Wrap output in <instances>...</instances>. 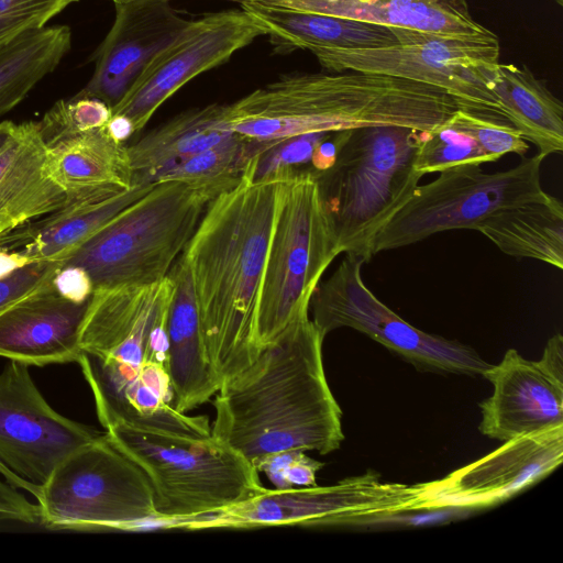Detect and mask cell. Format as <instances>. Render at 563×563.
<instances>
[{
    "label": "cell",
    "mask_w": 563,
    "mask_h": 563,
    "mask_svg": "<svg viewBox=\"0 0 563 563\" xmlns=\"http://www.w3.org/2000/svg\"><path fill=\"white\" fill-rule=\"evenodd\" d=\"M324 336L309 317L224 380L211 433L251 465L285 451L328 454L344 440L342 410L324 372Z\"/></svg>",
    "instance_id": "cell-1"
},
{
    "label": "cell",
    "mask_w": 563,
    "mask_h": 563,
    "mask_svg": "<svg viewBox=\"0 0 563 563\" xmlns=\"http://www.w3.org/2000/svg\"><path fill=\"white\" fill-rule=\"evenodd\" d=\"M278 183L242 176L208 203L183 251L207 354L221 385L261 352L256 311Z\"/></svg>",
    "instance_id": "cell-2"
},
{
    "label": "cell",
    "mask_w": 563,
    "mask_h": 563,
    "mask_svg": "<svg viewBox=\"0 0 563 563\" xmlns=\"http://www.w3.org/2000/svg\"><path fill=\"white\" fill-rule=\"evenodd\" d=\"M457 109L444 90L400 77L292 74L228 104L227 121L245 140L275 142L364 126L430 131Z\"/></svg>",
    "instance_id": "cell-3"
},
{
    "label": "cell",
    "mask_w": 563,
    "mask_h": 563,
    "mask_svg": "<svg viewBox=\"0 0 563 563\" xmlns=\"http://www.w3.org/2000/svg\"><path fill=\"white\" fill-rule=\"evenodd\" d=\"M240 180L156 183L60 264L85 268L95 288L161 280L190 241L208 203Z\"/></svg>",
    "instance_id": "cell-4"
},
{
    "label": "cell",
    "mask_w": 563,
    "mask_h": 563,
    "mask_svg": "<svg viewBox=\"0 0 563 563\" xmlns=\"http://www.w3.org/2000/svg\"><path fill=\"white\" fill-rule=\"evenodd\" d=\"M421 132L394 125L352 129L335 163L314 178L341 253L368 263L378 232L409 201Z\"/></svg>",
    "instance_id": "cell-5"
},
{
    "label": "cell",
    "mask_w": 563,
    "mask_h": 563,
    "mask_svg": "<svg viewBox=\"0 0 563 563\" xmlns=\"http://www.w3.org/2000/svg\"><path fill=\"white\" fill-rule=\"evenodd\" d=\"M103 428L109 441L146 475L161 525L214 514L264 488L258 471L212 433L120 421Z\"/></svg>",
    "instance_id": "cell-6"
},
{
    "label": "cell",
    "mask_w": 563,
    "mask_h": 563,
    "mask_svg": "<svg viewBox=\"0 0 563 563\" xmlns=\"http://www.w3.org/2000/svg\"><path fill=\"white\" fill-rule=\"evenodd\" d=\"M339 254L314 176L302 172L280 180L256 311L261 350L308 317L312 295Z\"/></svg>",
    "instance_id": "cell-7"
},
{
    "label": "cell",
    "mask_w": 563,
    "mask_h": 563,
    "mask_svg": "<svg viewBox=\"0 0 563 563\" xmlns=\"http://www.w3.org/2000/svg\"><path fill=\"white\" fill-rule=\"evenodd\" d=\"M390 29L398 43L389 46L309 51L328 70L386 75L434 86L449 93L461 109L505 119L492 90L500 63L499 41L494 33L460 37Z\"/></svg>",
    "instance_id": "cell-8"
},
{
    "label": "cell",
    "mask_w": 563,
    "mask_h": 563,
    "mask_svg": "<svg viewBox=\"0 0 563 563\" xmlns=\"http://www.w3.org/2000/svg\"><path fill=\"white\" fill-rule=\"evenodd\" d=\"M416 505V484L385 483L379 474L368 471L329 486L264 487L246 500L214 514L168 521L163 527L187 530L369 527L415 512Z\"/></svg>",
    "instance_id": "cell-9"
},
{
    "label": "cell",
    "mask_w": 563,
    "mask_h": 563,
    "mask_svg": "<svg viewBox=\"0 0 563 563\" xmlns=\"http://www.w3.org/2000/svg\"><path fill=\"white\" fill-rule=\"evenodd\" d=\"M35 499L40 522L51 529H130L157 520L146 475L106 433L59 462Z\"/></svg>",
    "instance_id": "cell-10"
},
{
    "label": "cell",
    "mask_w": 563,
    "mask_h": 563,
    "mask_svg": "<svg viewBox=\"0 0 563 563\" xmlns=\"http://www.w3.org/2000/svg\"><path fill=\"white\" fill-rule=\"evenodd\" d=\"M539 153L523 157L512 168L485 173L479 165L462 164L416 188L409 201L378 232L374 255L415 244L435 233L455 229L477 230L492 213L544 198Z\"/></svg>",
    "instance_id": "cell-11"
},
{
    "label": "cell",
    "mask_w": 563,
    "mask_h": 563,
    "mask_svg": "<svg viewBox=\"0 0 563 563\" xmlns=\"http://www.w3.org/2000/svg\"><path fill=\"white\" fill-rule=\"evenodd\" d=\"M361 260L345 256L316 288L312 321L325 338L340 328L356 330L421 371L482 375L490 364L471 346L427 333L383 303L364 284Z\"/></svg>",
    "instance_id": "cell-12"
},
{
    "label": "cell",
    "mask_w": 563,
    "mask_h": 563,
    "mask_svg": "<svg viewBox=\"0 0 563 563\" xmlns=\"http://www.w3.org/2000/svg\"><path fill=\"white\" fill-rule=\"evenodd\" d=\"M174 292L168 274L150 284L96 287L80 325L82 353L106 367L167 369L166 327Z\"/></svg>",
    "instance_id": "cell-13"
},
{
    "label": "cell",
    "mask_w": 563,
    "mask_h": 563,
    "mask_svg": "<svg viewBox=\"0 0 563 563\" xmlns=\"http://www.w3.org/2000/svg\"><path fill=\"white\" fill-rule=\"evenodd\" d=\"M266 35L265 27L246 10H229L189 21L162 48L111 109L141 131L155 111L199 74L225 63L236 51Z\"/></svg>",
    "instance_id": "cell-14"
},
{
    "label": "cell",
    "mask_w": 563,
    "mask_h": 563,
    "mask_svg": "<svg viewBox=\"0 0 563 563\" xmlns=\"http://www.w3.org/2000/svg\"><path fill=\"white\" fill-rule=\"evenodd\" d=\"M563 459V426L506 442L442 478L417 483L416 511L482 510L537 484Z\"/></svg>",
    "instance_id": "cell-15"
},
{
    "label": "cell",
    "mask_w": 563,
    "mask_h": 563,
    "mask_svg": "<svg viewBox=\"0 0 563 563\" xmlns=\"http://www.w3.org/2000/svg\"><path fill=\"white\" fill-rule=\"evenodd\" d=\"M99 434L55 411L29 365L10 361L0 373V462L15 475L40 486L68 454Z\"/></svg>",
    "instance_id": "cell-16"
},
{
    "label": "cell",
    "mask_w": 563,
    "mask_h": 563,
    "mask_svg": "<svg viewBox=\"0 0 563 563\" xmlns=\"http://www.w3.org/2000/svg\"><path fill=\"white\" fill-rule=\"evenodd\" d=\"M493 394L479 404L482 434L506 442L563 426V338L549 339L539 361L515 349L482 374Z\"/></svg>",
    "instance_id": "cell-17"
},
{
    "label": "cell",
    "mask_w": 563,
    "mask_h": 563,
    "mask_svg": "<svg viewBox=\"0 0 563 563\" xmlns=\"http://www.w3.org/2000/svg\"><path fill=\"white\" fill-rule=\"evenodd\" d=\"M115 18L93 54L95 69L77 93L102 100L111 109L147 63L188 24L169 0L114 3Z\"/></svg>",
    "instance_id": "cell-18"
},
{
    "label": "cell",
    "mask_w": 563,
    "mask_h": 563,
    "mask_svg": "<svg viewBox=\"0 0 563 563\" xmlns=\"http://www.w3.org/2000/svg\"><path fill=\"white\" fill-rule=\"evenodd\" d=\"M37 123L46 173L69 199L117 194L132 186L126 145L112 139L106 126L78 131L46 113Z\"/></svg>",
    "instance_id": "cell-19"
},
{
    "label": "cell",
    "mask_w": 563,
    "mask_h": 563,
    "mask_svg": "<svg viewBox=\"0 0 563 563\" xmlns=\"http://www.w3.org/2000/svg\"><path fill=\"white\" fill-rule=\"evenodd\" d=\"M87 302L64 298L53 283L15 302L0 313V356L29 366L78 362Z\"/></svg>",
    "instance_id": "cell-20"
},
{
    "label": "cell",
    "mask_w": 563,
    "mask_h": 563,
    "mask_svg": "<svg viewBox=\"0 0 563 563\" xmlns=\"http://www.w3.org/2000/svg\"><path fill=\"white\" fill-rule=\"evenodd\" d=\"M155 184L133 183L121 192L68 198L57 210L0 238V249L31 262H62Z\"/></svg>",
    "instance_id": "cell-21"
},
{
    "label": "cell",
    "mask_w": 563,
    "mask_h": 563,
    "mask_svg": "<svg viewBox=\"0 0 563 563\" xmlns=\"http://www.w3.org/2000/svg\"><path fill=\"white\" fill-rule=\"evenodd\" d=\"M175 292L167 318V372L173 407L183 413L192 410L218 393L221 382L205 346L198 305L190 271L180 257L168 273Z\"/></svg>",
    "instance_id": "cell-22"
},
{
    "label": "cell",
    "mask_w": 563,
    "mask_h": 563,
    "mask_svg": "<svg viewBox=\"0 0 563 563\" xmlns=\"http://www.w3.org/2000/svg\"><path fill=\"white\" fill-rule=\"evenodd\" d=\"M67 199L46 173L38 123H15L0 151V238L57 210Z\"/></svg>",
    "instance_id": "cell-23"
},
{
    "label": "cell",
    "mask_w": 563,
    "mask_h": 563,
    "mask_svg": "<svg viewBox=\"0 0 563 563\" xmlns=\"http://www.w3.org/2000/svg\"><path fill=\"white\" fill-rule=\"evenodd\" d=\"M342 16L388 27L473 37L493 32L471 15L465 0H227Z\"/></svg>",
    "instance_id": "cell-24"
},
{
    "label": "cell",
    "mask_w": 563,
    "mask_h": 563,
    "mask_svg": "<svg viewBox=\"0 0 563 563\" xmlns=\"http://www.w3.org/2000/svg\"><path fill=\"white\" fill-rule=\"evenodd\" d=\"M227 109L228 104L212 103L187 110L126 146L132 184H156L174 166L232 139Z\"/></svg>",
    "instance_id": "cell-25"
},
{
    "label": "cell",
    "mask_w": 563,
    "mask_h": 563,
    "mask_svg": "<svg viewBox=\"0 0 563 563\" xmlns=\"http://www.w3.org/2000/svg\"><path fill=\"white\" fill-rule=\"evenodd\" d=\"M240 5L265 27L277 53L312 47L368 48L398 43L393 30L380 24L253 2Z\"/></svg>",
    "instance_id": "cell-26"
},
{
    "label": "cell",
    "mask_w": 563,
    "mask_h": 563,
    "mask_svg": "<svg viewBox=\"0 0 563 563\" xmlns=\"http://www.w3.org/2000/svg\"><path fill=\"white\" fill-rule=\"evenodd\" d=\"M492 90L501 115L540 155L563 151V104L528 67L499 63Z\"/></svg>",
    "instance_id": "cell-27"
},
{
    "label": "cell",
    "mask_w": 563,
    "mask_h": 563,
    "mask_svg": "<svg viewBox=\"0 0 563 563\" xmlns=\"http://www.w3.org/2000/svg\"><path fill=\"white\" fill-rule=\"evenodd\" d=\"M477 231L507 255L563 269V205L549 194L492 213Z\"/></svg>",
    "instance_id": "cell-28"
},
{
    "label": "cell",
    "mask_w": 563,
    "mask_h": 563,
    "mask_svg": "<svg viewBox=\"0 0 563 563\" xmlns=\"http://www.w3.org/2000/svg\"><path fill=\"white\" fill-rule=\"evenodd\" d=\"M71 45L67 25L27 32L0 47V117L53 73Z\"/></svg>",
    "instance_id": "cell-29"
},
{
    "label": "cell",
    "mask_w": 563,
    "mask_h": 563,
    "mask_svg": "<svg viewBox=\"0 0 563 563\" xmlns=\"http://www.w3.org/2000/svg\"><path fill=\"white\" fill-rule=\"evenodd\" d=\"M489 162L471 135L446 120L430 131L421 132L413 168L423 176L456 165Z\"/></svg>",
    "instance_id": "cell-30"
},
{
    "label": "cell",
    "mask_w": 563,
    "mask_h": 563,
    "mask_svg": "<svg viewBox=\"0 0 563 563\" xmlns=\"http://www.w3.org/2000/svg\"><path fill=\"white\" fill-rule=\"evenodd\" d=\"M329 133H309L271 142L264 151L251 157L242 176L251 183H264L311 173L312 153Z\"/></svg>",
    "instance_id": "cell-31"
},
{
    "label": "cell",
    "mask_w": 563,
    "mask_h": 563,
    "mask_svg": "<svg viewBox=\"0 0 563 563\" xmlns=\"http://www.w3.org/2000/svg\"><path fill=\"white\" fill-rule=\"evenodd\" d=\"M448 120L471 135L490 162L509 153L522 156L529 150L519 131L505 119L459 108Z\"/></svg>",
    "instance_id": "cell-32"
},
{
    "label": "cell",
    "mask_w": 563,
    "mask_h": 563,
    "mask_svg": "<svg viewBox=\"0 0 563 563\" xmlns=\"http://www.w3.org/2000/svg\"><path fill=\"white\" fill-rule=\"evenodd\" d=\"M79 0H0V47L46 26L47 22Z\"/></svg>",
    "instance_id": "cell-33"
},
{
    "label": "cell",
    "mask_w": 563,
    "mask_h": 563,
    "mask_svg": "<svg viewBox=\"0 0 563 563\" xmlns=\"http://www.w3.org/2000/svg\"><path fill=\"white\" fill-rule=\"evenodd\" d=\"M323 465L306 452L292 450L264 459L256 465V470L264 472L276 488L284 489L317 485V473Z\"/></svg>",
    "instance_id": "cell-34"
},
{
    "label": "cell",
    "mask_w": 563,
    "mask_h": 563,
    "mask_svg": "<svg viewBox=\"0 0 563 563\" xmlns=\"http://www.w3.org/2000/svg\"><path fill=\"white\" fill-rule=\"evenodd\" d=\"M60 262L35 261L0 278V313L21 299L52 284Z\"/></svg>",
    "instance_id": "cell-35"
},
{
    "label": "cell",
    "mask_w": 563,
    "mask_h": 563,
    "mask_svg": "<svg viewBox=\"0 0 563 563\" xmlns=\"http://www.w3.org/2000/svg\"><path fill=\"white\" fill-rule=\"evenodd\" d=\"M52 283L60 296L78 303L88 301L95 289L88 272L73 264H62Z\"/></svg>",
    "instance_id": "cell-36"
},
{
    "label": "cell",
    "mask_w": 563,
    "mask_h": 563,
    "mask_svg": "<svg viewBox=\"0 0 563 563\" xmlns=\"http://www.w3.org/2000/svg\"><path fill=\"white\" fill-rule=\"evenodd\" d=\"M350 132L351 130L330 132L316 146L310 161V170L314 177L329 169L335 163Z\"/></svg>",
    "instance_id": "cell-37"
},
{
    "label": "cell",
    "mask_w": 563,
    "mask_h": 563,
    "mask_svg": "<svg viewBox=\"0 0 563 563\" xmlns=\"http://www.w3.org/2000/svg\"><path fill=\"white\" fill-rule=\"evenodd\" d=\"M104 126L109 135L121 143H125L135 133L132 122L120 114H112Z\"/></svg>",
    "instance_id": "cell-38"
},
{
    "label": "cell",
    "mask_w": 563,
    "mask_h": 563,
    "mask_svg": "<svg viewBox=\"0 0 563 563\" xmlns=\"http://www.w3.org/2000/svg\"><path fill=\"white\" fill-rule=\"evenodd\" d=\"M32 263L18 252L0 249V278H4L16 269Z\"/></svg>",
    "instance_id": "cell-39"
},
{
    "label": "cell",
    "mask_w": 563,
    "mask_h": 563,
    "mask_svg": "<svg viewBox=\"0 0 563 563\" xmlns=\"http://www.w3.org/2000/svg\"><path fill=\"white\" fill-rule=\"evenodd\" d=\"M0 476L8 484L13 486L14 488H16L19 490H23L27 494H31L32 496H34V498L37 497L38 492H40L38 485L30 483V482L21 478L20 476L15 475L7 466H4L1 462H0Z\"/></svg>",
    "instance_id": "cell-40"
},
{
    "label": "cell",
    "mask_w": 563,
    "mask_h": 563,
    "mask_svg": "<svg viewBox=\"0 0 563 563\" xmlns=\"http://www.w3.org/2000/svg\"><path fill=\"white\" fill-rule=\"evenodd\" d=\"M14 124L15 123H13L11 121L0 122V151L5 145L7 141L9 140V137L13 131Z\"/></svg>",
    "instance_id": "cell-41"
},
{
    "label": "cell",
    "mask_w": 563,
    "mask_h": 563,
    "mask_svg": "<svg viewBox=\"0 0 563 563\" xmlns=\"http://www.w3.org/2000/svg\"><path fill=\"white\" fill-rule=\"evenodd\" d=\"M114 3H124V2H130V1H135V0H112Z\"/></svg>",
    "instance_id": "cell-42"
},
{
    "label": "cell",
    "mask_w": 563,
    "mask_h": 563,
    "mask_svg": "<svg viewBox=\"0 0 563 563\" xmlns=\"http://www.w3.org/2000/svg\"><path fill=\"white\" fill-rule=\"evenodd\" d=\"M558 2V4L562 5L563 4V1L562 0H555Z\"/></svg>",
    "instance_id": "cell-43"
}]
</instances>
